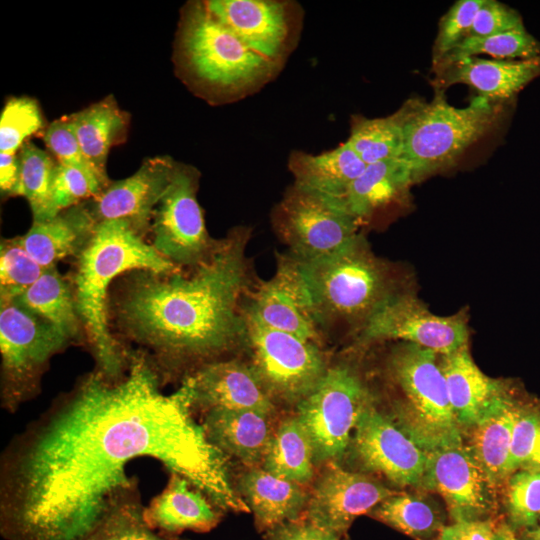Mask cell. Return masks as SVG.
<instances>
[{
	"mask_svg": "<svg viewBox=\"0 0 540 540\" xmlns=\"http://www.w3.org/2000/svg\"><path fill=\"white\" fill-rule=\"evenodd\" d=\"M162 383L146 356L132 352L123 377L86 374L16 434L0 460L1 536L83 539L140 491L127 474L140 457L187 478L223 512H250L183 388L164 394Z\"/></svg>",
	"mask_w": 540,
	"mask_h": 540,
	"instance_id": "obj_1",
	"label": "cell"
},
{
	"mask_svg": "<svg viewBox=\"0 0 540 540\" xmlns=\"http://www.w3.org/2000/svg\"><path fill=\"white\" fill-rule=\"evenodd\" d=\"M245 231L216 241L200 263L169 273L128 272L110 302L121 335L139 346L162 382L215 360L245 336Z\"/></svg>",
	"mask_w": 540,
	"mask_h": 540,
	"instance_id": "obj_2",
	"label": "cell"
},
{
	"mask_svg": "<svg viewBox=\"0 0 540 540\" xmlns=\"http://www.w3.org/2000/svg\"><path fill=\"white\" fill-rule=\"evenodd\" d=\"M74 296L78 315L98 373L116 380L129 369L127 350L109 327L108 289L119 275L147 270L169 273L180 267L163 257L125 220H105L77 256Z\"/></svg>",
	"mask_w": 540,
	"mask_h": 540,
	"instance_id": "obj_3",
	"label": "cell"
},
{
	"mask_svg": "<svg viewBox=\"0 0 540 540\" xmlns=\"http://www.w3.org/2000/svg\"><path fill=\"white\" fill-rule=\"evenodd\" d=\"M500 103L478 97L467 107L450 105L441 89L429 103L408 102L403 110L401 159L417 182L453 165L498 121Z\"/></svg>",
	"mask_w": 540,
	"mask_h": 540,
	"instance_id": "obj_4",
	"label": "cell"
},
{
	"mask_svg": "<svg viewBox=\"0 0 540 540\" xmlns=\"http://www.w3.org/2000/svg\"><path fill=\"white\" fill-rule=\"evenodd\" d=\"M299 262L319 325L363 326L392 294L386 267L360 235L330 255Z\"/></svg>",
	"mask_w": 540,
	"mask_h": 540,
	"instance_id": "obj_5",
	"label": "cell"
},
{
	"mask_svg": "<svg viewBox=\"0 0 540 540\" xmlns=\"http://www.w3.org/2000/svg\"><path fill=\"white\" fill-rule=\"evenodd\" d=\"M438 356L430 349L404 343L392 352L388 364L399 390L392 420L425 452L463 443Z\"/></svg>",
	"mask_w": 540,
	"mask_h": 540,
	"instance_id": "obj_6",
	"label": "cell"
},
{
	"mask_svg": "<svg viewBox=\"0 0 540 540\" xmlns=\"http://www.w3.org/2000/svg\"><path fill=\"white\" fill-rule=\"evenodd\" d=\"M179 52L192 79L221 93L239 92L258 84L276 64L250 49L205 4L193 5L186 12Z\"/></svg>",
	"mask_w": 540,
	"mask_h": 540,
	"instance_id": "obj_7",
	"label": "cell"
},
{
	"mask_svg": "<svg viewBox=\"0 0 540 540\" xmlns=\"http://www.w3.org/2000/svg\"><path fill=\"white\" fill-rule=\"evenodd\" d=\"M71 341L52 324L1 298V406L14 413L40 392L50 359Z\"/></svg>",
	"mask_w": 540,
	"mask_h": 540,
	"instance_id": "obj_8",
	"label": "cell"
},
{
	"mask_svg": "<svg viewBox=\"0 0 540 540\" xmlns=\"http://www.w3.org/2000/svg\"><path fill=\"white\" fill-rule=\"evenodd\" d=\"M249 364L275 401L295 406L318 385L328 367L316 343L264 325L245 311Z\"/></svg>",
	"mask_w": 540,
	"mask_h": 540,
	"instance_id": "obj_9",
	"label": "cell"
},
{
	"mask_svg": "<svg viewBox=\"0 0 540 540\" xmlns=\"http://www.w3.org/2000/svg\"><path fill=\"white\" fill-rule=\"evenodd\" d=\"M371 404L368 388L352 369L328 367L313 391L296 405L316 465L335 462L345 454L360 414Z\"/></svg>",
	"mask_w": 540,
	"mask_h": 540,
	"instance_id": "obj_10",
	"label": "cell"
},
{
	"mask_svg": "<svg viewBox=\"0 0 540 540\" xmlns=\"http://www.w3.org/2000/svg\"><path fill=\"white\" fill-rule=\"evenodd\" d=\"M358 220L341 199L332 198L296 183L274 212L275 227L299 261L330 255L357 236Z\"/></svg>",
	"mask_w": 540,
	"mask_h": 540,
	"instance_id": "obj_11",
	"label": "cell"
},
{
	"mask_svg": "<svg viewBox=\"0 0 540 540\" xmlns=\"http://www.w3.org/2000/svg\"><path fill=\"white\" fill-rule=\"evenodd\" d=\"M196 191V172L176 165L151 222V245L180 268L197 265L216 244L207 232Z\"/></svg>",
	"mask_w": 540,
	"mask_h": 540,
	"instance_id": "obj_12",
	"label": "cell"
},
{
	"mask_svg": "<svg viewBox=\"0 0 540 540\" xmlns=\"http://www.w3.org/2000/svg\"><path fill=\"white\" fill-rule=\"evenodd\" d=\"M469 331L463 314L440 316L432 313L410 294L392 293L362 326L364 342L400 340L450 354L468 344Z\"/></svg>",
	"mask_w": 540,
	"mask_h": 540,
	"instance_id": "obj_13",
	"label": "cell"
},
{
	"mask_svg": "<svg viewBox=\"0 0 540 540\" xmlns=\"http://www.w3.org/2000/svg\"><path fill=\"white\" fill-rule=\"evenodd\" d=\"M351 444L361 466L398 486L421 487L427 452L373 404L360 414Z\"/></svg>",
	"mask_w": 540,
	"mask_h": 540,
	"instance_id": "obj_14",
	"label": "cell"
},
{
	"mask_svg": "<svg viewBox=\"0 0 540 540\" xmlns=\"http://www.w3.org/2000/svg\"><path fill=\"white\" fill-rule=\"evenodd\" d=\"M422 488L439 493L455 521L484 519L495 507V486L463 443L427 452Z\"/></svg>",
	"mask_w": 540,
	"mask_h": 540,
	"instance_id": "obj_15",
	"label": "cell"
},
{
	"mask_svg": "<svg viewBox=\"0 0 540 540\" xmlns=\"http://www.w3.org/2000/svg\"><path fill=\"white\" fill-rule=\"evenodd\" d=\"M374 477L327 463L309 492L303 519L347 535L353 521L395 494Z\"/></svg>",
	"mask_w": 540,
	"mask_h": 540,
	"instance_id": "obj_16",
	"label": "cell"
},
{
	"mask_svg": "<svg viewBox=\"0 0 540 540\" xmlns=\"http://www.w3.org/2000/svg\"><path fill=\"white\" fill-rule=\"evenodd\" d=\"M191 411L205 414L211 410H255L268 415L276 411L249 364L236 359L205 363L182 378Z\"/></svg>",
	"mask_w": 540,
	"mask_h": 540,
	"instance_id": "obj_17",
	"label": "cell"
},
{
	"mask_svg": "<svg viewBox=\"0 0 540 540\" xmlns=\"http://www.w3.org/2000/svg\"><path fill=\"white\" fill-rule=\"evenodd\" d=\"M246 312L273 329L316 343L319 324L315 317L298 259L278 255L273 277L261 282Z\"/></svg>",
	"mask_w": 540,
	"mask_h": 540,
	"instance_id": "obj_18",
	"label": "cell"
},
{
	"mask_svg": "<svg viewBox=\"0 0 540 540\" xmlns=\"http://www.w3.org/2000/svg\"><path fill=\"white\" fill-rule=\"evenodd\" d=\"M176 165L170 157H152L133 175L110 183L87 205L95 221L125 220L143 236L151 227L154 210Z\"/></svg>",
	"mask_w": 540,
	"mask_h": 540,
	"instance_id": "obj_19",
	"label": "cell"
},
{
	"mask_svg": "<svg viewBox=\"0 0 540 540\" xmlns=\"http://www.w3.org/2000/svg\"><path fill=\"white\" fill-rule=\"evenodd\" d=\"M223 511L200 488L176 472H169L165 488L144 507L147 525L167 537L184 531L206 533L222 520Z\"/></svg>",
	"mask_w": 540,
	"mask_h": 540,
	"instance_id": "obj_20",
	"label": "cell"
},
{
	"mask_svg": "<svg viewBox=\"0 0 540 540\" xmlns=\"http://www.w3.org/2000/svg\"><path fill=\"white\" fill-rule=\"evenodd\" d=\"M207 10L250 49L276 63L289 36L286 6L268 0H211Z\"/></svg>",
	"mask_w": 540,
	"mask_h": 540,
	"instance_id": "obj_21",
	"label": "cell"
},
{
	"mask_svg": "<svg viewBox=\"0 0 540 540\" xmlns=\"http://www.w3.org/2000/svg\"><path fill=\"white\" fill-rule=\"evenodd\" d=\"M437 86L465 84L491 102L513 97L540 75V56L521 60H489L476 56L434 66Z\"/></svg>",
	"mask_w": 540,
	"mask_h": 540,
	"instance_id": "obj_22",
	"label": "cell"
},
{
	"mask_svg": "<svg viewBox=\"0 0 540 540\" xmlns=\"http://www.w3.org/2000/svg\"><path fill=\"white\" fill-rule=\"evenodd\" d=\"M209 442L227 459L261 467L275 429L271 415L255 410H211L201 423Z\"/></svg>",
	"mask_w": 540,
	"mask_h": 540,
	"instance_id": "obj_23",
	"label": "cell"
},
{
	"mask_svg": "<svg viewBox=\"0 0 540 540\" xmlns=\"http://www.w3.org/2000/svg\"><path fill=\"white\" fill-rule=\"evenodd\" d=\"M235 488L253 513L255 527L261 533L303 519L309 501V492L303 485L261 467L241 473Z\"/></svg>",
	"mask_w": 540,
	"mask_h": 540,
	"instance_id": "obj_24",
	"label": "cell"
},
{
	"mask_svg": "<svg viewBox=\"0 0 540 540\" xmlns=\"http://www.w3.org/2000/svg\"><path fill=\"white\" fill-rule=\"evenodd\" d=\"M439 356V366L454 416L461 429H469L506 387L503 382L488 377L479 369L468 344Z\"/></svg>",
	"mask_w": 540,
	"mask_h": 540,
	"instance_id": "obj_25",
	"label": "cell"
},
{
	"mask_svg": "<svg viewBox=\"0 0 540 540\" xmlns=\"http://www.w3.org/2000/svg\"><path fill=\"white\" fill-rule=\"evenodd\" d=\"M520 405L505 388L469 428L465 445L495 487L506 481L505 467Z\"/></svg>",
	"mask_w": 540,
	"mask_h": 540,
	"instance_id": "obj_26",
	"label": "cell"
},
{
	"mask_svg": "<svg viewBox=\"0 0 540 540\" xmlns=\"http://www.w3.org/2000/svg\"><path fill=\"white\" fill-rule=\"evenodd\" d=\"M97 222L87 205L78 204L56 216L33 221L20 236L28 253L45 269L69 256H78L90 240Z\"/></svg>",
	"mask_w": 540,
	"mask_h": 540,
	"instance_id": "obj_27",
	"label": "cell"
},
{
	"mask_svg": "<svg viewBox=\"0 0 540 540\" xmlns=\"http://www.w3.org/2000/svg\"><path fill=\"white\" fill-rule=\"evenodd\" d=\"M68 119L87 161L107 187V156L111 147L124 139L128 116L112 97H107Z\"/></svg>",
	"mask_w": 540,
	"mask_h": 540,
	"instance_id": "obj_28",
	"label": "cell"
},
{
	"mask_svg": "<svg viewBox=\"0 0 540 540\" xmlns=\"http://www.w3.org/2000/svg\"><path fill=\"white\" fill-rule=\"evenodd\" d=\"M289 167L296 184L342 200L366 164L345 142L317 155L296 152L290 157Z\"/></svg>",
	"mask_w": 540,
	"mask_h": 540,
	"instance_id": "obj_29",
	"label": "cell"
},
{
	"mask_svg": "<svg viewBox=\"0 0 540 540\" xmlns=\"http://www.w3.org/2000/svg\"><path fill=\"white\" fill-rule=\"evenodd\" d=\"M412 183L411 171L403 159L384 160L366 165L342 201L360 221L398 199Z\"/></svg>",
	"mask_w": 540,
	"mask_h": 540,
	"instance_id": "obj_30",
	"label": "cell"
},
{
	"mask_svg": "<svg viewBox=\"0 0 540 540\" xmlns=\"http://www.w3.org/2000/svg\"><path fill=\"white\" fill-rule=\"evenodd\" d=\"M11 300L52 324L70 341L79 337L82 324L74 291L56 266L46 269L36 282Z\"/></svg>",
	"mask_w": 540,
	"mask_h": 540,
	"instance_id": "obj_31",
	"label": "cell"
},
{
	"mask_svg": "<svg viewBox=\"0 0 540 540\" xmlns=\"http://www.w3.org/2000/svg\"><path fill=\"white\" fill-rule=\"evenodd\" d=\"M315 465L311 440L298 417L282 420L273 433L261 468L305 486L314 478Z\"/></svg>",
	"mask_w": 540,
	"mask_h": 540,
	"instance_id": "obj_32",
	"label": "cell"
},
{
	"mask_svg": "<svg viewBox=\"0 0 540 540\" xmlns=\"http://www.w3.org/2000/svg\"><path fill=\"white\" fill-rule=\"evenodd\" d=\"M369 515L416 540H435L445 526L443 514L435 503L409 493L396 492Z\"/></svg>",
	"mask_w": 540,
	"mask_h": 540,
	"instance_id": "obj_33",
	"label": "cell"
},
{
	"mask_svg": "<svg viewBox=\"0 0 540 540\" xmlns=\"http://www.w3.org/2000/svg\"><path fill=\"white\" fill-rule=\"evenodd\" d=\"M346 143L366 165L400 158L403 148L402 108L383 118L356 117Z\"/></svg>",
	"mask_w": 540,
	"mask_h": 540,
	"instance_id": "obj_34",
	"label": "cell"
},
{
	"mask_svg": "<svg viewBox=\"0 0 540 540\" xmlns=\"http://www.w3.org/2000/svg\"><path fill=\"white\" fill-rule=\"evenodd\" d=\"M18 158L20 175L16 195L26 198L34 221L56 216L52 204V186L57 163L31 142L22 146Z\"/></svg>",
	"mask_w": 540,
	"mask_h": 540,
	"instance_id": "obj_35",
	"label": "cell"
},
{
	"mask_svg": "<svg viewBox=\"0 0 540 540\" xmlns=\"http://www.w3.org/2000/svg\"><path fill=\"white\" fill-rule=\"evenodd\" d=\"M479 54L499 60L531 59L540 56V42L524 27L487 37H467L434 66Z\"/></svg>",
	"mask_w": 540,
	"mask_h": 540,
	"instance_id": "obj_36",
	"label": "cell"
},
{
	"mask_svg": "<svg viewBox=\"0 0 540 540\" xmlns=\"http://www.w3.org/2000/svg\"><path fill=\"white\" fill-rule=\"evenodd\" d=\"M144 507L139 491L114 505L81 540H185L151 529L143 517Z\"/></svg>",
	"mask_w": 540,
	"mask_h": 540,
	"instance_id": "obj_37",
	"label": "cell"
},
{
	"mask_svg": "<svg viewBox=\"0 0 540 540\" xmlns=\"http://www.w3.org/2000/svg\"><path fill=\"white\" fill-rule=\"evenodd\" d=\"M507 523L522 532L540 524V469H522L505 481Z\"/></svg>",
	"mask_w": 540,
	"mask_h": 540,
	"instance_id": "obj_38",
	"label": "cell"
},
{
	"mask_svg": "<svg viewBox=\"0 0 540 540\" xmlns=\"http://www.w3.org/2000/svg\"><path fill=\"white\" fill-rule=\"evenodd\" d=\"M522 469H540V406L521 403L513 429L505 477Z\"/></svg>",
	"mask_w": 540,
	"mask_h": 540,
	"instance_id": "obj_39",
	"label": "cell"
},
{
	"mask_svg": "<svg viewBox=\"0 0 540 540\" xmlns=\"http://www.w3.org/2000/svg\"><path fill=\"white\" fill-rule=\"evenodd\" d=\"M46 269L26 250L20 236L5 239L0 249L1 298L13 299L36 282Z\"/></svg>",
	"mask_w": 540,
	"mask_h": 540,
	"instance_id": "obj_40",
	"label": "cell"
},
{
	"mask_svg": "<svg viewBox=\"0 0 540 540\" xmlns=\"http://www.w3.org/2000/svg\"><path fill=\"white\" fill-rule=\"evenodd\" d=\"M43 127L37 102L28 97L9 99L0 117V153L16 154Z\"/></svg>",
	"mask_w": 540,
	"mask_h": 540,
	"instance_id": "obj_41",
	"label": "cell"
},
{
	"mask_svg": "<svg viewBox=\"0 0 540 540\" xmlns=\"http://www.w3.org/2000/svg\"><path fill=\"white\" fill-rule=\"evenodd\" d=\"M105 189L95 175L80 169L57 163L52 186L54 213L81 204L86 198H94Z\"/></svg>",
	"mask_w": 540,
	"mask_h": 540,
	"instance_id": "obj_42",
	"label": "cell"
},
{
	"mask_svg": "<svg viewBox=\"0 0 540 540\" xmlns=\"http://www.w3.org/2000/svg\"><path fill=\"white\" fill-rule=\"evenodd\" d=\"M484 0H458L439 22L433 64L440 62L466 35Z\"/></svg>",
	"mask_w": 540,
	"mask_h": 540,
	"instance_id": "obj_43",
	"label": "cell"
},
{
	"mask_svg": "<svg viewBox=\"0 0 540 540\" xmlns=\"http://www.w3.org/2000/svg\"><path fill=\"white\" fill-rule=\"evenodd\" d=\"M43 139L47 148L57 158L58 163L80 169L98 177L81 149L68 116L52 122L45 129Z\"/></svg>",
	"mask_w": 540,
	"mask_h": 540,
	"instance_id": "obj_44",
	"label": "cell"
},
{
	"mask_svg": "<svg viewBox=\"0 0 540 540\" xmlns=\"http://www.w3.org/2000/svg\"><path fill=\"white\" fill-rule=\"evenodd\" d=\"M522 27L517 11L495 0H484L464 38L487 37Z\"/></svg>",
	"mask_w": 540,
	"mask_h": 540,
	"instance_id": "obj_45",
	"label": "cell"
},
{
	"mask_svg": "<svg viewBox=\"0 0 540 540\" xmlns=\"http://www.w3.org/2000/svg\"><path fill=\"white\" fill-rule=\"evenodd\" d=\"M264 540H348L347 535L318 527L305 519L286 522L264 533Z\"/></svg>",
	"mask_w": 540,
	"mask_h": 540,
	"instance_id": "obj_46",
	"label": "cell"
},
{
	"mask_svg": "<svg viewBox=\"0 0 540 540\" xmlns=\"http://www.w3.org/2000/svg\"><path fill=\"white\" fill-rule=\"evenodd\" d=\"M496 526L489 519L455 521L445 525L435 540H497Z\"/></svg>",
	"mask_w": 540,
	"mask_h": 540,
	"instance_id": "obj_47",
	"label": "cell"
},
{
	"mask_svg": "<svg viewBox=\"0 0 540 540\" xmlns=\"http://www.w3.org/2000/svg\"><path fill=\"white\" fill-rule=\"evenodd\" d=\"M20 175L16 154L0 153V188L6 195H16Z\"/></svg>",
	"mask_w": 540,
	"mask_h": 540,
	"instance_id": "obj_48",
	"label": "cell"
},
{
	"mask_svg": "<svg viewBox=\"0 0 540 540\" xmlns=\"http://www.w3.org/2000/svg\"><path fill=\"white\" fill-rule=\"evenodd\" d=\"M497 540H523L507 522H501L496 526Z\"/></svg>",
	"mask_w": 540,
	"mask_h": 540,
	"instance_id": "obj_49",
	"label": "cell"
},
{
	"mask_svg": "<svg viewBox=\"0 0 540 540\" xmlns=\"http://www.w3.org/2000/svg\"><path fill=\"white\" fill-rule=\"evenodd\" d=\"M523 540H540V524L536 527L520 532Z\"/></svg>",
	"mask_w": 540,
	"mask_h": 540,
	"instance_id": "obj_50",
	"label": "cell"
}]
</instances>
